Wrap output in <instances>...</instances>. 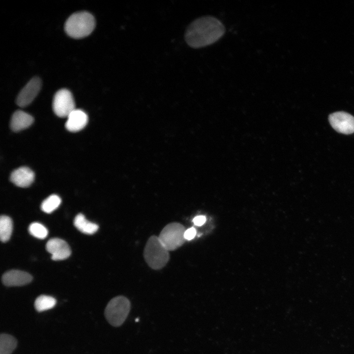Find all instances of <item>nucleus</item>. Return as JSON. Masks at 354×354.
<instances>
[{"label": "nucleus", "instance_id": "5", "mask_svg": "<svg viewBox=\"0 0 354 354\" xmlns=\"http://www.w3.org/2000/svg\"><path fill=\"white\" fill-rule=\"evenodd\" d=\"M185 231L184 227L180 223H170L162 229L158 238L169 251L175 250L184 243Z\"/></svg>", "mask_w": 354, "mask_h": 354}, {"label": "nucleus", "instance_id": "2", "mask_svg": "<svg viewBox=\"0 0 354 354\" xmlns=\"http://www.w3.org/2000/svg\"><path fill=\"white\" fill-rule=\"evenodd\" d=\"M95 25L94 17L87 12L73 14L66 20L64 30L66 33L73 38H82L88 35L93 30Z\"/></svg>", "mask_w": 354, "mask_h": 354}, {"label": "nucleus", "instance_id": "9", "mask_svg": "<svg viewBox=\"0 0 354 354\" xmlns=\"http://www.w3.org/2000/svg\"><path fill=\"white\" fill-rule=\"evenodd\" d=\"M46 249L51 254V258L54 261L66 259L70 256L71 253L67 242L59 238H53L49 240L46 245Z\"/></svg>", "mask_w": 354, "mask_h": 354}, {"label": "nucleus", "instance_id": "8", "mask_svg": "<svg viewBox=\"0 0 354 354\" xmlns=\"http://www.w3.org/2000/svg\"><path fill=\"white\" fill-rule=\"evenodd\" d=\"M41 87V82L38 77L31 79L19 93L16 100L18 106L29 105L35 98Z\"/></svg>", "mask_w": 354, "mask_h": 354}, {"label": "nucleus", "instance_id": "1", "mask_svg": "<svg viewBox=\"0 0 354 354\" xmlns=\"http://www.w3.org/2000/svg\"><path fill=\"white\" fill-rule=\"evenodd\" d=\"M225 27L218 19L211 16L199 17L192 22L185 33V40L191 47L199 48L212 44L224 34Z\"/></svg>", "mask_w": 354, "mask_h": 354}, {"label": "nucleus", "instance_id": "10", "mask_svg": "<svg viewBox=\"0 0 354 354\" xmlns=\"http://www.w3.org/2000/svg\"><path fill=\"white\" fill-rule=\"evenodd\" d=\"M32 276L25 271L13 269L4 273L1 277L2 282L6 286H21L30 283Z\"/></svg>", "mask_w": 354, "mask_h": 354}, {"label": "nucleus", "instance_id": "19", "mask_svg": "<svg viewBox=\"0 0 354 354\" xmlns=\"http://www.w3.org/2000/svg\"><path fill=\"white\" fill-rule=\"evenodd\" d=\"M28 230L31 235L39 239H44L48 234L47 228L38 222L31 223L29 227Z\"/></svg>", "mask_w": 354, "mask_h": 354}, {"label": "nucleus", "instance_id": "18", "mask_svg": "<svg viewBox=\"0 0 354 354\" xmlns=\"http://www.w3.org/2000/svg\"><path fill=\"white\" fill-rule=\"evenodd\" d=\"M61 201V199L59 196L55 194L51 195L42 202L41 209L45 213H51L59 206Z\"/></svg>", "mask_w": 354, "mask_h": 354}, {"label": "nucleus", "instance_id": "16", "mask_svg": "<svg viewBox=\"0 0 354 354\" xmlns=\"http://www.w3.org/2000/svg\"><path fill=\"white\" fill-rule=\"evenodd\" d=\"M13 229L11 219L8 216L1 215L0 218V238L5 242L10 239Z\"/></svg>", "mask_w": 354, "mask_h": 354}, {"label": "nucleus", "instance_id": "17", "mask_svg": "<svg viewBox=\"0 0 354 354\" xmlns=\"http://www.w3.org/2000/svg\"><path fill=\"white\" fill-rule=\"evenodd\" d=\"M56 304V300L54 297L42 295L36 298L34 305L35 310L41 312L53 308Z\"/></svg>", "mask_w": 354, "mask_h": 354}, {"label": "nucleus", "instance_id": "12", "mask_svg": "<svg viewBox=\"0 0 354 354\" xmlns=\"http://www.w3.org/2000/svg\"><path fill=\"white\" fill-rule=\"evenodd\" d=\"M10 181L20 187L30 186L34 179V174L29 168L22 167L13 171L10 177Z\"/></svg>", "mask_w": 354, "mask_h": 354}, {"label": "nucleus", "instance_id": "15", "mask_svg": "<svg viewBox=\"0 0 354 354\" xmlns=\"http://www.w3.org/2000/svg\"><path fill=\"white\" fill-rule=\"evenodd\" d=\"M17 345V341L13 336L1 333L0 335V354H12Z\"/></svg>", "mask_w": 354, "mask_h": 354}, {"label": "nucleus", "instance_id": "6", "mask_svg": "<svg viewBox=\"0 0 354 354\" xmlns=\"http://www.w3.org/2000/svg\"><path fill=\"white\" fill-rule=\"evenodd\" d=\"M52 107L55 114L60 118L67 117L75 109V104L71 92L62 88L58 90L54 95Z\"/></svg>", "mask_w": 354, "mask_h": 354}, {"label": "nucleus", "instance_id": "13", "mask_svg": "<svg viewBox=\"0 0 354 354\" xmlns=\"http://www.w3.org/2000/svg\"><path fill=\"white\" fill-rule=\"evenodd\" d=\"M33 117L29 114L18 110L13 114L11 121L10 127L15 132H18L30 126L33 122Z\"/></svg>", "mask_w": 354, "mask_h": 354}, {"label": "nucleus", "instance_id": "7", "mask_svg": "<svg viewBox=\"0 0 354 354\" xmlns=\"http://www.w3.org/2000/svg\"><path fill=\"white\" fill-rule=\"evenodd\" d=\"M332 127L337 132L345 134L354 132V117L345 112H337L329 116Z\"/></svg>", "mask_w": 354, "mask_h": 354}, {"label": "nucleus", "instance_id": "4", "mask_svg": "<svg viewBox=\"0 0 354 354\" xmlns=\"http://www.w3.org/2000/svg\"><path fill=\"white\" fill-rule=\"evenodd\" d=\"M131 307L129 300L124 296L118 295L112 298L104 311V316L113 326L121 325L127 318Z\"/></svg>", "mask_w": 354, "mask_h": 354}, {"label": "nucleus", "instance_id": "21", "mask_svg": "<svg viewBox=\"0 0 354 354\" xmlns=\"http://www.w3.org/2000/svg\"><path fill=\"white\" fill-rule=\"evenodd\" d=\"M193 223L197 226H201L206 221V217L203 215H199L195 217L193 220Z\"/></svg>", "mask_w": 354, "mask_h": 354}, {"label": "nucleus", "instance_id": "3", "mask_svg": "<svg viewBox=\"0 0 354 354\" xmlns=\"http://www.w3.org/2000/svg\"><path fill=\"white\" fill-rule=\"evenodd\" d=\"M144 257L148 266L155 270L163 268L170 258L169 251L156 236H152L148 239L145 247Z\"/></svg>", "mask_w": 354, "mask_h": 354}, {"label": "nucleus", "instance_id": "11", "mask_svg": "<svg viewBox=\"0 0 354 354\" xmlns=\"http://www.w3.org/2000/svg\"><path fill=\"white\" fill-rule=\"evenodd\" d=\"M65 126L70 132H76L83 129L87 124L88 117L83 111L75 109L67 117Z\"/></svg>", "mask_w": 354, "mask_h": 354}, {"label": "nucleus", "instance_id": "20", "mask_svg": "<svg viewBox=\"0 0 354 354\" xmlns=\"http://www.w3.org/2000/svg\"><path fill=\"white\" fill-rule=\"evenodd\" d=\"M196 234V229L193 227H191L185 230L184 233V238L185 240H191L195 237Z\"/></svg>", "mask_w": 354, "mask_h": 354}, {"label": "nucleus", "instance_id": "14", "mask_svg": "<svg viewBox=\"0 0 354 354\" xmlns=\"http://www.w3.org/2000/svg\"><path fill=\"white\" fill-rule=\"evenodd\" d=\"M74 225L81 232L87 235L93 234L98 229V226L96 224L88 221L82 213L76 216Z\"/></svg>", "mask_w": 354, "mask_h": 354}]
</instances>
